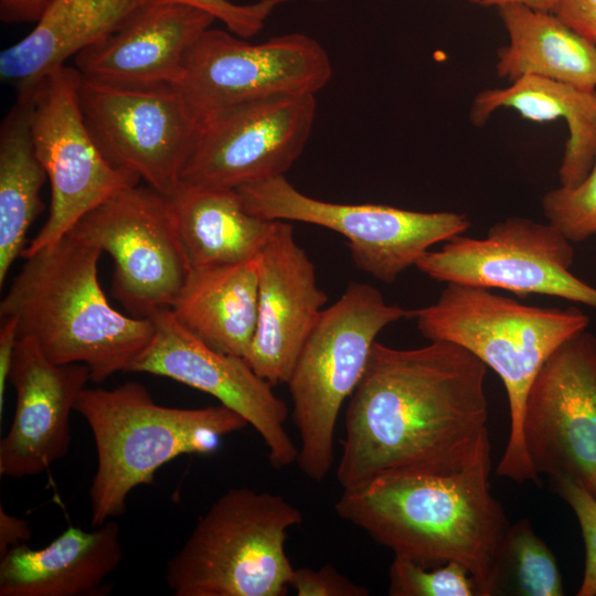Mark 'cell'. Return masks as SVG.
Here are the masks:
<instances>
[{"label":"cell","instance_id":"obj_37","mask_svg":"<svg viewBox=\"0 0 596 596\" xmlns=\"http://www.w3.org/2000/svg\"><path fill=\"white\" fill-rule=\"evenodd\" d=\"M483 7L522 6L535 11L552 12L557 0H470Z\"/></svg>","mask_w":596,"mask_h":596},{"label":"cell","instance_id":"obj_22","mask_svg":"<svg viewBox=\"0 0 596 596\" xmlns=\"http://www.w3.org/2000/svg\"><path fill=\"white\" fill-rule=\"evenodd\" d=\"M168 198L191 268L255 259L274 226L246 207L237 189L181 182Z\"/></svg>","mask_w":596,"mask_h":596},{"label":"cell","instance_id":"obj_6","mask_svg":"<svg viewBox=\"0 0 596 596\" xmlns=\"http://www.w3.org/2000/svg\"><path fill=\"white\" fill-rule=\"evenodd\" d=\"M301 522L280 494L232 488L168 561L166 583L174 596H283L295 572L287 531Z\"/></svg>","mask_w":596,"mask_h":596},{"label":"cell","instance_id":"obj_11","mask_svg":"<svg viewBox=\"0 0 596 596\" xmlns=\"http://www.w3.org/2000/svg\"><path fill=\"white\" fill-rule=\"evenodd\" d=\"M78 100L94 141L111 166L166 196L179 188L201 121L174 85L123 87L82 77Z\"/></svg>","mask_w":596,"mask_h":596},{"label":"cell","instance_id":"obj_25","mask_svg":"<svg viewBox=\"0 0 596 596\" xmlns=\"http://www.w3.org/2000/svg\"><path fill=\"white\" fill-rule=\"evenodd\" d=\"M509 43L498 50L496 71L509 82L532 75L596 92V45L551 12L522 6L498 8Z\"/></svg>","mask_w":596,"mask_h":596},{"label":"cell","instance_id":"obj_13","mask_svg":"<svg viewBox=\"0 0 596 596\" xmlns=\"http://www.w3.org/2000/svg\"><path fill=\"white\" fill-rule=\"evenodd\" d=\"M574 248L550 223L510 216L483 238L458 235L415 265L436 281L546 295L596 308V287L576 277Z\"/></svg>","mask_w":596,"mask_h":596},{"label":"cell","instance_id":"obj_10","mask_svg":"<svg viewBox=\"0 0 596 596\" xmlns=\"http://www.w3.org/2000/svg\"><path fill=\"white\" fill-rule=\"evenodd\" d=\"M82 76L64 65L42 78L31 94V132L51 185L49 216L22 257L62 238L92 209L140 179L109 163L82 115Z\"/></svg>","mask_w":596,"mask_h":596},{"label":"cell","instance_id":"obj_17","mask_svg":"<svg viewBox=\"0 0 596 596\" xmlns=\"http://www.w3.org/2000/svg\"><path fill=\"white\" fill-rule=\"evenodd\" d=\"M258 305L255 334L244 358L273 386L288 382L298 356L327 302L315 265L292 226L276 220L257 256Z\"/></svg>","mask_w":596,"mask_h":596},{"label":"cell","instance_id":"obj_24","mask_svg":"<svg viewBox=\"0 0 596 596\" xmlns=\"http://www.w3.org/2000/svg\"><path fill=\"white\" fill-rule=\"evenodd\" d=\"M499 108H511L533 121L566 120V141L558 175L562 187L577 185L590 171L596 149V92L525 75L504 88L480 92L473 99L469 118L483 126Z\"/></svg>","mask_w":596,"mask_h":596},{"label":"cell","instance_id":"obj_27","mask_svg":"<svg viewBox=\"0 0 596 596\" xmlns=\"http://www.w3.org/2000/svg\"><path fill=\"white\" fill-rule=\"evenodd\" d=\"M505 590L520 596L564 594L555 556L525 519L510 524L501 547L497 595Z\"/></svg>","mask_w":596,"mask_h":596},{"label":"cell","instance_id":"obj_1","mask_svg":"<svg viewBox=\"0 0 596 596\" xmlns=\"http://www.w3.org/2000/svg\"><path fill=\"white\" fill-rule=\"evenodd\" d=\"M487 369L448 341L416 349L375 342L345 411L340 487L446 470L490 453Z\"/></svg>","mask_w":596,"mask_h":596},{"label":"cell","instance_id":"obj_20","mask_svg":"<svg viewBox=\"0 0 596 596\" xmlns=\"http://www.w3.org/2000/svg\"><path fill=\"white\" fill-rule=\"evenodd\" d=\"M87 531L68 526L41 549L20 544L0 561V596H95L123 561L114 519Z\"/></svg>","mask_w":596,"mask_h":596},{"label":"cell","instance_id":"obj_34","mask_svg":"<svg viewBox=\"0 0 596 596\" xmlns=\"http://www.w3.org/2000/svg\"><path fill=\"white\" fill-rule=\"evenodd\" d=\"M19 340L18 320L14 317L1 318L0 326V414L15 347Z\"/></svg>","mask_w":596,"mask_h":596},{"label":"cell","instance_id":"obj_36","mask_svg":"<svg viewBox=\"0 0 596 596\" xmlns=\"http://www.w3.org/2000/svg\"><path fill=\"white\" fill-rule=\"evenodd\" d=\"M45 0H0V19L4 23H35Z\"/></svg>","mask_w":596,"mask_h":596},{"label":"cell","instance_id":"obj_26","mask_svg":"<svg viewBox=\"0 0 596 596\" xmlns=\"http://www.w3.org/2000/svg\"><path fill=\"white\" fill-rule=\"evenodd\" d=\"M46 179L32 140L31 99L17 97L0 127V286L44 209L41 189Z\"/></svg>","mask_w":596,"mask_h":596},{"label":"cell","instance_id":"obj_21","mask_svg":"<svg viewBox=\"0 0 596 596\" xmlns=\"http://www.w3.org/2000/svg\"><path fill=\"white\" fill-rule=\"evenodd\" d=\"M140 0H45L31 32L0 54V76L26 97L51 72L117 30Z\"/></svg>","mask_w":596,"mask_h":596},{"label":"cell","instance_id":"obj_8","mask_svg":"<svg viewBox=\"0 0 596 596\" xmlns=\"http://www.w3.org/2000/svg\"><path fill=\"white\" fill-rule=\"evenodd\" d=\"M246 207L267 220L297 221L334 231L348 240L360 270L390 284L429 248L464 234L469 220L460 213L421 212L383 204H343L297 190L285 175L237 189Z\"/></svg>","mask_w":596,"mask_h":596},{"label":"cell","instance_id":"obj_2","mask_svg":"<svg viewBox=\"0 0 596 596\" xmlns=\"http://www.w3.org/2000/svg\"><path fill=\"white\" fill-rule=\"evenodd\" d=\"M490 468L487 453L446 470L385 473L343 490L334 510L394 556L425 567L461 564L478 596H493L510 524L491 494Z\"/></svg>","mask_w":596,"mask_h":596},{"label":"cell","instance_id":"obj_16","mask_svg":"<svg viewBox=\"0 0 596 596\" xmlns=\"http://www.w3.org/2000/svg\"><path fill=\"white\" fill-rule=\"evenodd\" d=\"M149 318L153 336L127 372L168 377L215 397L254 427L275 468L296 462L298 448L285 427L288 408L269 382L244 358L205 344L178 321L170 308Z\"/></svg>","mask_w":596,"mask_h":596},{"label":"cell","instance_id":"obj_7","mask_svg":"<svg viewBox=\"0 0 596 596\" xmlns=\"http://www.w3.org/2000/svg\"><path fill=\"white\" fill-rule=\"evenodd\" d=\"M407 317L412 311L355 281L323 309L287 382L300 436L296 462L309 479L323 480L332 467L341 406L360 383L377 334Z\"/></svg>","mask_w":596,"mask_h":596},{"label":"cell","instance_id":"obj_35","mask_svg":"<svg viewBox=\"0 0 596 596\" xmlns=\"http://www.w3.org/2000/svg\"><path fill=\"white\" fill-rule=\"evenodd\" d=\"M31 535L32 531L25 519L9 514L0 505V556L14 546L25 544Z\"/></svg>","mask_w":596,"mask_h":596},{"label":"cell","instance_id":"obj_18","mask_svg":"<svg viewBox=\"0 0 596 596\" xmlns=\"http://www.w3.org/2000/svg\"><path fill=\"white\" fill-rule=\"evenodd\" d=\"M89 380L85 364L54 363L32 339L19 337L9 374L15 409L0 441L2 477L35 476L67 454L71 412Z\"/></svg>","mask_w":596,"mask_h":596},{"label":"cell","instance_id":"obj_29","mask_svg":"<svg viewBox=\"0 0 596 596\" xmlns=\"http://www.w3.org/2000/svg\"><path fill=\"white\" fill-rule=\"evenodd\" d=\"M542 210L547 223L572 243L596 236V149L588 174L575 187L546 192Z\"/></svg>","mask_w":596,"mask_h":596},{"label":"cell","instance_id":"obj_3","mask_svg":"<svg viewBox=\"0 0 596 596\" xmlns=\"http://www.w3.org/2000/svg\"><path fill=\"white\" fill-rule=\"evenodd\" d=\"M103 253L73 232L26 257L0 304L57 364L81 363L91 381L127 372L153 336L150 318L125 316L108 302L97 278Z\"/></svg>","mask_w":596,"mask_h":596},{"label":"cell","instance_id":"obj_9","mask_svg":"<svg viewBox=\"0 0 596 596\" xmlns=\"http://www.w3.org/2000/svg\"><path fill=\"white\" fill-rule=\"evenodd\" d=\"M70 231L110 255L113 296L134 317L171 308L191 272L169 198L149 185L116 192Z\"/></svg>","mask_w":596,"mask_h":596},{"label":"cell","instance_id":"obj_32","mask_svg":"<svg viewBox=\"0 0 596 596\" xmlns=\"http://www.w3.org/2000/svg\"><path fill=\"white\" fill-rule=\"evenodd\" d=\"M290 586L298 596H368L362 585L342 575L330 564L318 570L295 568Z\"/></svg>","mask_w":596,"mask_h":596},{"label":"cell","instance_id":"obj_12","mask_svg":"<svg viewBox=\"0 0 596 596\" xmlns=\"http://www.w3.org/2000/svg\"><path fill=\"white\" fill-rule=\"evenodd\" d=\"M332 76L328 53L302 33L251 43L207 29L189 53L174 86L202 121L221 110L276 96L316 95Z\"/></svg>","mask_w":596,"mask_h":596},{"label":"cell","instance_id":"obj_30","mask_svg":"<svg viewBox=\"0 0 596 596\" xmlns=\"http://www.w3.org/2000/svg\"><path fill=\"white\" fill-rule=\"evenodd\" d=\"M296 0H258L240 4L232 0H140L141 4L181 3L203 10L221 21L226 30L249 39L257 34L279 6Z\"/></svg>","mask_w":596,"mask_h":596},{"label":"cell","instance_id":"obj_33","mask_svg":"<svg viewBox=\"0 0 596 596\" xmlns=\"http://www.w3.org/2000/svg\"><path fill=\"white\" fill-rule=\"evenodd\" d=\"M551 13L596 45V0H557Z\"/></svg>","mask_w":596,"mask_h":596},{"label":"cell","instance_id":"obj_28","mask_svg":"<svg viewBox=\"0 0 596 596\" xmlns=\"http://www.w3.org/2000/svg\"><path fill=\"white\" fill-rule=\"evenodd\" d=\"M389 582L392 596H478L471 574L456 562L429 568L394 556Z\"/></svg>","mask_w":596,"mask_h":596},{"label":"cell","instance_id":"obj_5","mask_svg":"<svg viewBox=\"0 0 596 596\" xmlns=\"http://www.w3.org/2000/svg\"><path fill=\"white\" fill-rule=\"evenodd\" d=\"M74 411L87 423L97 453L88 492L93 526L124 514L129 493L152 485L155 473L167 462L182 455L212 454L223 436L248 425L222 404L160 405L135 381L114 389L85 387Z\"/></svg>","mask_w":596,"mask_h":596},{"label":"cell","instance_id":"obj_15","mask_svg":"<svg viewBox=\"0 0 596 596\" xmlns=\"http://www.w3.org/2000/svg\"><path fill=\"white\" fill-rule=\"evenodd\" d=\"M315 96H276L204 118L181 182L238 189L285 175L309 139Z\"/></svg>","mask_w":596,"mask_h":596},{"label":"cell","instance_id":"obj_23","mask_svg":"<svg viewBox=\"0 0 596 596\" xmlns=\"http://www.w3.org/2000/svg\"><path fill=\"white\" fill-rule=\"evenodd\" d=\"M257 305L256 257L191 268L170 309L185 329L212 349L245 358L255 334Z\"/></svg>","mask_w":596,"mask_h":596},{"label":"cell","instance_id":"obj_4","mask_svg":"<svg viewBox=\"0 0 596 596\" xmlns=\"http://www.w3.org/2000/svg\"><path fill=\"white\" fill-rule=\"evenodd\" d=\"M412 317L423 337L465 348L500 376L508 395L510 433L497 473L517 482H536L539 475L523 444L526 395L547 358L587 328L588 316L574 307L529 306L488 288L447 284L434 304L413 310Z\"/></svg>","mask_w":596,"mask_h":596},{"label":"cell","instance_id":"obj_19","mask_svg":"<svg viewBox=\"0 0 596 596\" xmlns=\"http://www.w3.org/2000/svg\"><path fill=\"white\" fill-rule=\"evenodd\" d=\"M215 19L181 3L141 4L117 30L74 57L82 77L115 86L174 85Z\"/></svg>","mask_w":596,"mask_h":596},{"label":"cell","instance_id":"obj_14","mask_svg":"<svg viewBox=\"0 0 596 596\" xmlns=\"http://www.w3.org/2000/svg\"><path fill=\"white\" fill-rule=\"evenodd\" d=\"M523 444L534 471L596 498V336L586 329L543 363L526 395Z\"/></svg>","mask_w":596,"mask_h":596},{"label":"cell","instance_id":"obj_31","mask_svg":"<svg viewBox=\"0 0 596 596\" xmlns=\"http://www.w3.org/2000/svg\"><path fill=\"white\" fill-rule=\"evenodd\" d=\"M557 493L574 511L585 543L584 576L577 596H596V498L568 477L553 479Z\"/></svg>","mask_w":596,"mask_h":596}]
</instances>
